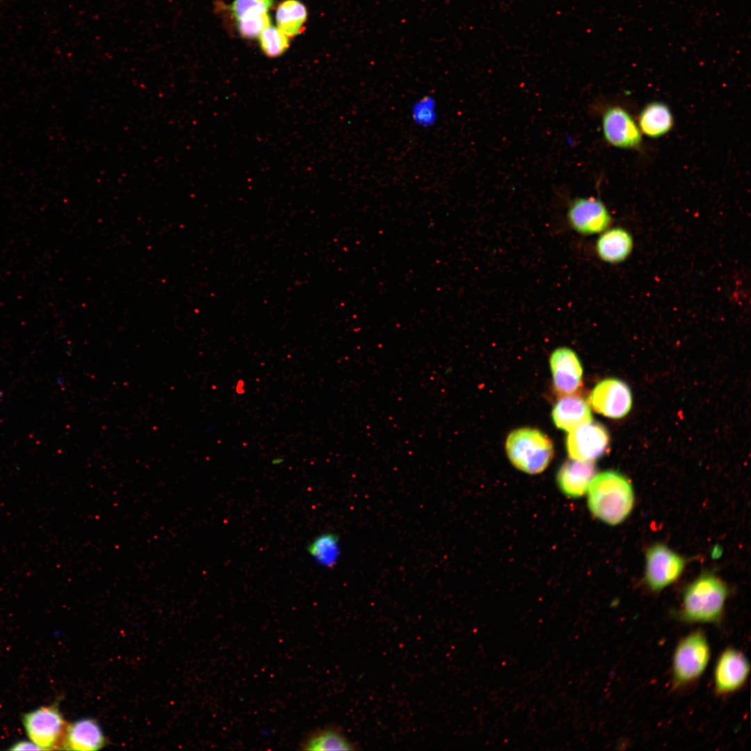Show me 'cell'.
Segmentation results:
<instances>
[{"instance_id":"20","label":"cell","mask_w":751,"mask_h":751,"mask_svg":"<svg viewBox=\"0 0 751 751\" xmlns=\"http://www.w3.org/2000/svg\"><path fill=\"white\" fill-rule=\"evenodd\" d=\"M308 551L320 564L333 567L339 555V538L334 533L321 535L309 544Z\"/></svg>"},{"instance_id":"1","label":"cell","mask_w":751,"mask_h":751,"mask_svg":"<svg viewBox=\"0 0 751 751\" xmlns=\"http://www.w3.org/2000/svg\"><path fill=\"white\" fill-rule=\"evenodd\" d=\"M633 487L622 474L605 471L595 476L588 489V505L591 513L609 525L622 523L632 510Z\"/></svg>"},{"instance_id":"2","label":"cell","mask_w":751,"mask_h":751,"mask_svg":"<svg viewBox=\"0 0 751 751\" xmlns=\"http://www.w3.org/2000/svg\"><path fill=\"white\" fill-rule=\"evenodd\" d=\"M727 595V588L720 579L712 574L700 576L684 591L682 620L691 623L718 622Z\"/></svg>"},{"instance_id":"19","label":"cell","mask_w":751,"mask_h":751,"mask_svg":"<svg viewBox=\"0 0 751 751\" xmlns=\"http://www.w3.org/2000/svg\"><path fill=\"white\" fill-rule=\"evenodd\" d=\"M303 750L312 751L352 750L353 745L335 729H319L311 734L302 743Z\"/></svg>"},{"instance_id":"4","label":"cell","mask_w":751,"mask_h":751,"mask_svg":"<svg viewBox=\"0 0 751 751\" xmlns=\"http://www.w3.org/2000/svg\"><path fill=\"white\" fill-rule=\"evenodd\" d=\"M710 658V647L705 633L694 631L682 638L675 648L673 684L679 687L694 682L704 672Z\"/></svg>"},{"instance_id":"15","label":"cell","mask_w":751,"mask_h":751,"mask_svg":"<svg viewBox=\"0 0 751 751\" xmlns=\"http://www.w3.org/2000/svg\"><path fill=\"white\" fill-rule=\"evenodd\" d=\"M551 417L555 426L567 432L592 420L586 401L579 396L573 395L561 398L553 408Z\"/></svg>"},{"instance_id":"3","label":"cell","mask_w":751,"mask_h":751,"mask_svg":"<svg viewBox=\"0 0 751 751\" xmlns=\"http://www.w3.org/2000/svg\"><path fill=\"white\" fill-rule=\"evenodd\" d=\"M506 448L512 464L529 474L543 471L554 455L550 439L541 431L530 428L511 432L507 437Z\"/></svg>"},{"instance_id":"23","label":"cell","mask_w":751,"mask_h":751,"mask_svg":"<svg viewBox=\"0 0 751 751\" xmlns=\"http://www.w3.org/2000/svg\"><path fill=\"white\" fill-rule=\"evenodd\" d=\"M240 34L246 38H254L270 25L268 12L255 11L247 13L236 19Z\"/></svg>"},{"instance_id":"8","label":"cell","mask_w":751,"mask_h":751,"mask_svg":"<svg viewBox=\"0 0 751 751\" xmlns=\"http://www.w3.org/2000/svg\"><path fill=\"white\" fill-rule=\"evenodd\" d=\"M609 442L606 429L590 421L569 432L566 447L570 458L593 462L606 453Z\"/></svg>"},{"instance_id":"6","label":"cell","mask_w":751,"mask_h":751,"mask_svg":"<svg viewBox=\"0 0 751 751\" xmlns=\"http://www.w3.org/2000/svg\"><path fill=\"white\" fill-rule=\"evenodd\" d=\"M684 565V558L668 547L654 544L646 552V582L652 590H661L679 577Z\"/></svg>"},{"instance_id":"14","label":"cell","mask_w":751,"mask_h":751,"mask_svg":"<svg viewBox=\"0 0 751 751\" xmlns=\"http://www.w3.org/2000/svg\"><path fill=\"white\" fill-rule=\"evenodd\" d=\"M105 741L99 724L93 719L82 718L67 727L62 746L65 750L91 751L102 748Z\"/></svg>"},{"instance_id":"25","label":"cell","mask_w":751,"mask_h":751,"mask_svg":"<svg viewBox=\"0 0 751 751\" xmlns=\"http://www.w3.org/2000/svg\"><path fill=\"white\" fill-rule=\"evenodd\" d=\"M10 750H40L41 749L35 745L33 742L20 741L13 744Z\"/></svg>"},{"instance_id":"24","label":"cell","mask_w":751,"mask_h":751,"mask_svg":"<svg viewBox=\"0 0 751 751\" xmlns=\"http://www.w3.org/2000/svg\"><path fill=\"white\" fill-rule=\"evenodd\" d=\"M273 0H235L231 6V11L236 19L252 11L268 12Z\"/></svg>"},{"instance_id":"21","label":"cell","mask_w":751,"mask_h":751,"mask_svg":"<svg viewBox=\"0 0 751 751\" xmlns=\"http://www.w3.org/2000/svg\"><path fill=\"white\" fill-rule=\"evenodd\" d=\"M410 116L412 122L419 127L428 129L433 127L438 120L435 97L426 95L417 99L410 106Z\"/></svg>"},{"instance_id":"9","label":"cell","mask_w":751,"mask_h":751,"mask_svg":"<svg viewBox=\"0 0 751 751\" xmlns=\"http://www.w3.org/2000/svg\"><path fill=\"white\" fill-rule=\"evenodd\" d=\"M567 220L579 234L592 235L601 233L610 225L611 215L604 202L596 197H577L567 209Z\"/></svg>"},{"instance_id":"26","label":"cell","mask_w":751,"mask_h":751,"mask_svg":"<svg viewBox=\"0 0 751 751\" xmlns=\"http://www.w3.org/2000/svg\"><path fill=\"white\" fill-rule=\"evenodd\" d=\"M56 380L57 385H58L60 387H63V385H65V380H64L63 377H62V376L58 377V378H56Z\"/></svg>"},{"instance_id":"11","label":"cell","mask_w":751,"mask_h":751,"mask_svg":"<svg viewBox=\"0 0 751 751\" xmlns=\"http://www.w3.org/2000/svg\"><path fill=\"white\" fill-rule=\"evenodd\" d=\"M750 664L745 656L734 648H727L720 655L714 669L716 693L725 695L740 689L748 677Z\"/></svg>"},{"instance_id":"16","label":"cell","mask_w":751,"mask_h":751,"mask_svg":"<svg viewBox=\"0 0 751 751\" xmlns=\"http://www.w3.org/2000/svg\"><path fill=\"white\" fill-rule=\"evenodd\" d=\"M633 245V238L627 230L622 227H613L601 232L596 241L595 250L602 261L617 264L629 257Z\"/></svg>"},{"instance_id":"28","label":"cell","mask_w":751,"mask_h":751,"mask_svg":"<svg viewBox=\"0 0 751 751\" xmlns=\"http://www.w3.org/2000/svg\"><path fill=\"white\" fill-rule=\"evenodd\" d=\"M1 1V0H0Z\"/></svg>"},{"instance_id":"12","label":"cell","mask_w":751,"mask_h":751,"mask_svg":"<svg viewBox=\"0 0 751 751\" xmlns=\"http://www.w3.org/2000/svg\"><path fill=\"white\" fill-rule=\"evenodd\" d=\"M555 389L562 394L574 392L579 387L583 369L576 354L569 348L555 350L550 358Z\"/></svg>"},{"instance_id":"13","label":"cell","mask_w":751,"mask_h":751,"mask_svg":"<svg viewBox=\"0 0 751 751\" xmlns=\"http://www.w3.org/2000/svg\"><path fill=\"white\" fill-rule=\"evenodd\" d=\"M593 462L570 458L560 467L556 476L561 492L571 498H579L587 491L595 474Z\"/></svg>"},{"instance_id":"10","label":"cell","mask_w":751,"mask_h":751,"mask_svg":"<svg viewBox=\"0 0 751 751\" xmlns=\"http://www.w3.org/2000/svg\"><path fill=\"white\" fill-rule=\"evenodd\" d=\"M601 127L605 140L618 148L638 147L642 140L638 125L623 108L611 106L603 113Z\"/></svg>"},{"instance_id":"22","label":"cell","mask_w":751,"mask_h":751,"mask_svg":"<svg viewBox=\"0 0 751 751\" xmlns=\"http://www.w3.org/2000/svg\"><path fill=\"white\" fill-rule=\"evenodd\" d=\"M259 37L261 48L268 57L281 56L289 47V37L271 24L265 28Z\"/></svg>"},{"instance_id":"18","label":"cell","mask_w":751,"mask_h":751,"mask_svg":"<svg viewBox=\"0 0 751 751\" xmlns=\"http://www.w3.org/2000/svg\"><path fill=\"white\" fill-rule=\"evenodd\" d=\"M305 6L298 0H286L277 7L275 18L277 27L289 38L302 32L307 19Z\"/></svg>"},{"instance_id":"7","label":"cell","mask_w":751,"mask_h":751,"mask_svg":"<svg viewBox=\"0 0 751 751\" xmlns=\"http://www.w3.org/2000/svg\"><path fill=\"white\" fill-rule=\"evenodd\" d=\"M589 403L596 412L609 418L620 419L630 411L632 395L624 382L608 378L595 387L590 394Z\"/></svg>"},{"instance_id":"17","label":"cell","mask_w":751,"mask_h":751,"mask_svg":"<svg viewBox=\"0 0 751 751\" xmlns=\"http://www.w3.org/2000/svg\"><path fill=\"white\" fill-rule=\"evenodd\" d=\"M638 125L642 134L650 138H659L672 129L673 116L665 104L653 102L641 111Z\"/></svg>"},{"instance_id":"27","label":"cell","mask_w":751,"mask_h":751,"mask_svg":"<svg viewBox=\"0 0 751 751\" xmlns=\"http://www.w3.org/2000/svg\"><path fill=\"white\" fill-rule=\"evenodd\" d=\"M1 396H2V394H1V392L0 391V399H1Z\"/></svg>"},{"instance_id":"5","label":"cell","mask_w":751,"mask_h":751,"mask_svg":"<svg viewBox=\"0 0 751 751\" xmlns=\"http://www.w3.org/2000/svg\"><path fill=\"white\" fill-rule=\"evenodd\" d=\"M23 725L29 738L41 750L61 746L67 727L56 706H41L26 713Z\"/></svg>"}]
</instances>
